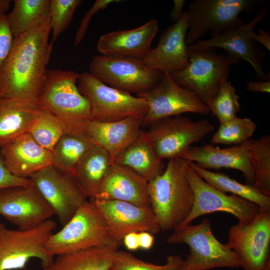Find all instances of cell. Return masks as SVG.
Returning a JSON list of instances; mask_svg holds the SVG:
<instances>
[{"label":"cell","mask_w":270,"mask_h":270,"mask_svg":"<svg viewBox=\"0 0 270 270\" xmlns=\"http://www.w3.org/2000/svg\"><path fill=\"white\" fill-rule=\"evenodd\" d=\"M50 31L49 18L14 38L0 70V98L36 104L52 48Z\"/></svg>","instance_id":"6da1fadb"},{"label":"cell","mask_w":270,"mask_h":270,"mask_svg":"<svg viewBox=\"0 0 270 270\" xmlns=\"http://www.w3.org/2000/svg\"><path fill=\"white\" fill-rule=\"evenodd\" d=\"M188 162L182 158L169 160L164 172L148 181L150 207L161 231L180 226L192 209L194 193L186 172Z\"/></svg>","instance_id":"7a4b0ae2"},{"label":"cell","mask_w":270,"mask_h":270,"mask_svg":"<svg viewBox=\"0 0 270 270\" xmlns=\"http://www.w3.org/2000/svg\"><path fill=\"white\" fill-rule=\"evenodd\" d=\"M79 76L70 70L46 69L36 104L40 110L60 120L70 134H84L91 120V107L78 89Z\"/></svg>","instance_id":"3957f363"},{"label":"cell","mask_w":270,"mask_h":270,"mask_svg":"<svg viewBox=\"0 0 270 270\" xmlns=\"http://www.w3.org/2000/svg\"><path fill=\"white\" fill-rule=\"evenodd\" d=\"M167 242L172 244H184L189 246L190 253L184 260L182 270L242 267V262L236 254L215 237L208 218L197 225L177 228L168 238Z\"/></svg>","instance_id":"277c9868"},{"label":"cell","mask_w":270,"mask_h":270,"mask_svg":"<svg viewBox=\"0 0 270 270\" xmlns=\"http://www.w3.org/2000/svg\"><path fill=\"white\" fill-rule=\"evenodd\" d=\"M260 0H194L189 3L186 42L189 46L209 32L212 37L244 26L242 12H254Z\"/></svg>","instance_id":"5b68a950"},{"label":"cell","mask_w":270,"mask_h":270,"mask_svg":"<svg viewBox=\"0 0 270 270\" xmlns=\"http://www.w3.org/2000/svg\"><path fill=\"white\" fill-rule=\"evenodd\" d=\"M116 242L102 215L90 200L80 207L60 230L49 237L45 246L57 256Z\"/></svg>","instance_id":"8992f818"},{"label":"cell","mask_w":270,"mask_h":270,"mask_svg":"<svg viewBox=\"0 0 270 270\" xmlns=\"http://www.w3.org/2000/svg\"><path fill=\"white\" fill-rule=\"evenodd\" d=\"M188 65L170 76L178 86L193 92L205 104L228 80L231 66L238 62L218 54L214 48L188 50Z\"/></svg>","instance_id":"52a82bcc"},{"label":"cell","mask_w":270,"mask_h":270,"mask_svg":"<svg viewBox=\"0 0 270 270\" xmlns=\"http://www.w3.org/2000/svg\"><path fill=\"white\" fill-rule=\"evenodd\" d=\"M56 226L50 219L25 230L9 229L0 222V270H22L32 258H38L42 269L50 266L54 256L45 244Z\"/></svg>","instance_id":"ba28073f"},{"label":"cell","mask_w":270,"mask_h":270,"mask_svg":"<svg viewBox=\"0 0 270 270\" xmlns=\"http://www.w3.org/2000/svg\"><path fill=\"white\" fill-rule=\"evenodd\" d=\"M78 88L91 107V120L112 122L128 117L144 118L148 104L142 98L110 86L90 72L80 74Z\"/></svg>","instance_id":"9c48e42d"},{"label":"cell","mask_w":270,"mask_h":270,"mask_svg":"<svg viewBox=\"0 0 270 270\" xmlns=\"http://www.w3.org/2000/svg\"><path fill=\"white\" fill-rule=\"evenodd\" d=\"M89 68L90 74L105 84L130 94L156 86L162 75L148 68L141 59L101 54L92 58Z\"/></svg>","instance_id":"30bf717a"},{"label":"cell","mask_w":270,"mask_h":270,"mask_svg":"<svg viewBox=\"0 0 270 270\" xmlns=\"http://www.w3.org/2000/svg\"><path fill=\"white\" fill-rule=\"evenodd\" d=\"M186 172L194 202L190 214L178 227L190 224L196 218L214 212L230 214L238 219V223L248 224L260 212V208L256 204L234 194L228 195L208 184L194 171L190 162Z\"/></svg>","instance_id":"8fae6325"},{"label":"cell","mask_w":270,"mask_h":270,"mask_svg":"<svg viewBox=\"0 0 270 270\" xmlns=\"http://www.w3.org/2000/svg\"><path fill=\"white\" fill-rule=\"evenodd\" d=\"M148 104L142 126H150L163 118L180 115L184 112L208 114L206 104L192 91L178 86L168 73H162L156 86L137 94Z\"/></svg>","instance_id":"7c38bea8"},{"label":"cell","mask_w":270,"mask_h":270,"mask_svg":"<svg viewBox=\"0 0 270 270\" xmlns=\"http://www.w3.org/2000/svg\"><path fill=\"white\" fill-rule=\"evenodd\" d=\"M147 131L161 160L180 158L191 145L214 129L206 119L193 121L180 115L162 118Z\"/></svg>","instance_id":"4fadbf2b"},{"label":"cell","mask_w":270,"mask_h":270,"mask_svg":"<svg viewBox=\"0 0 270 270\" xmlns=\"http://www.w3.org/2000/svg\"><path fill=\"white\" fill-rule=\"evenodd\" d=\"M226 244L244 270H270V210L260 208L250 223L232 226Z\"/></svg>","instance_id":"5bb4252c"},{"label":"cell","mask_w":270,"mask_h":270,"mask_svg":"<svg viewBox=\"0 0 270 270\" xmlns=\"http://www.w3.org/2000/svg\"><path fill=\"white\" fill-rule=\"evenodd\" d=\"M30 178L62 226L88 200L74 178L60 171L52 164L37 172Z\"/></svg>","instance_id":"9a60e30c"},{"label":"cell","mask_w":270,"mask_h":270,"mask_svg":"<svg viewBox=\"0 0 270 270\" xmlns=\"http://www.w3.org/2000/svg\"><path fill=\"white\" fill-rule=\"evenodd\" d=\"M268 12V9L263 8L248 24L210 39L200 40L188 46V50L224 49L230 57L238 61L243 60L249 62L253 67L258 80H270V72L266 74L262 68L266 53L258 46L257 42L250 36L256 26L264 18Z\"/></svg>","instance_id":"2e32d148"},{"label":"cell","mask_w":270,"mask_h":270,"mask_svg":"<svg viewBox=\"0 0 270 270\" xmlns=\"http://www.w3.org/2000/svg\"><path fill=\"white\" fill-rule=\"evenodd\" d=\"M0 215L20 230L33 228L54 212L31 182L0 190Z\"/></svg>","instance_id":"e0dca14e"},{"label":"cell","mask_w":270,"mask_h":270,"mask_svg":"<svg viewBox=\"0 0 270 270\" xmlns=\"http://www.w3.org/2000/svg\"><path fill=\"white\" fill-rule=\"evenodd\" d=\"M90 200L102 215L116 242L122 243L124 237L131 232H147L154 235L161 231L151 208L120 200Z\"/></svg>","instance_id":"ac0fdd59"},{"label":"cell","mask_w":270,"mask_h":270,"mask_svg":"<svg viewBox=\"0 0 270 270\" xmlns=\"http://www.w3.org/2000/svg\"><path fill=\"white\" fill-rule=\"evenodd\" d=\"M188 22L186 10L178 21L162 32L156 46L150 48L142 59L148 68L170 74L188 65V50L186 42Z\"/></svg>","instance_id":"d6986e66"},{"label":"cell","mask_w":270,"mask_h":270,"mask_svg":"<svg viewBox=\"0 0 270 270\" xmlns=\"http://www.w3.org/2000/svg\"><path fill=\"white\" fill-rule=\"evenodd\" d=\"M253 139L229 148H221L211 144L190 146L180 158L206 169L232 168L242 172L246 184L253 185L254 176L250 164L249 148Z\"/></svg>","instance_id":"ffe728a7"},{"label":"cell","mask_w":270,"mask_h":270,"mask_svg":"<svg viewBox=\"0 0 270 270\" xmlns=\"http://www.w3.org/2000/svg\"><path fill=\"white\" fill-rule=\"evenodd\" d=\"M158 30V22L152 20L136 28L108 32L101 36L96 48L101 55L142 60Z\"/></svg>","instance_id":"44dd1931"},{"label":"cell","mask_w":270,"mask_h":270,"mask_svg":"<svg viewBox=\"0 0 270 270\" xmlns=\"http://www.w3.org/2000/svg\"><path fill=\"white\" fill-rule=\"evenodd\" d=\"M0 156L7 170L20 178H30L52 164V152L39 145L28 132L0 148Z\"/></svg>","instance_id":"7402d4cb"},{"label":"cell","mask_w":270,"mask_h":270,"mask_svg":"<svg viewBox=\"0 0 270 270\" xmlns=\"http://www.w3.org/2000/svg\"><path fill=\"white\" fill-rule=\"evenodd\" d=\"M148 184V180L134 171L113 163L94 199L120 200L151 208Z\"/></svg>","instance_id":"603a6c76"},{"label":"cell","mask_w":270,"mask_h":270,"mask_svg":"<svg viewBox=\"0 0 270 270\" xmlns=\"http://www.w3.org/2000/svg\"><path fill=\"white\" fill-rule=\"evenodd\" d=\"M142 119L128 117L108 122L90 120L87 134L95 144L107 151L114 162L116 157L138 137L142 130Z\"/></svg>","instance_id":"cb8c5ba5"},{"label":"cell","mask_w":270,"mask_h":270,"mask_svg":"<svg viewBox=\"0 0 270 270\" xmlns=\"http://www.w3.org/2000/svg\"><path fill=\"white\" fill-rule=\"evenodd\" d=\"M40 112L36 103L0 98V148L28 133Z\"/></svg>","instance_id":"d4e9b609"},{"label":"cell","mask_w":270,"mask_h":270,"mask_svg":"<svg viewBox=\"0 0 270 270\" xmlns=\"http://www.w3.org/2000/svg\"><path fill=\"white\" fill-rule=\"evenodd\" d=\"M114 163L131 169L148 181L161 174L165 168L147 132L142 130L116 157Z\"/></svg>","instance_id":"484cf974"},{"label":"cell","mask_w":270,"mask_h":270,"mask_svg":"<svg viewBox=\"0 0 270 270\" xmlns=\"http://www.w3.org/2000/svg\"><path fill=\"white\" fill-rule=\"evenodd\" d=\"M113 163L107 151L96 144L82 158L74 170L73 178L87 198H96L100 186Z\"/></svg>","instance_id":"4316f807"},{"label":"cell","mask_w":270,"mask_h":270,"mask_svg":"<svg viewBox=\"0 0 270 270\" xmlns=\"http://www.w3.org/2000/svg\"><path fill=\"white\" fill-rule=\"evenodd\" d=\"M121 244L116 242L57 256L52 264L42 270H110Z\"/></svg>","instance_id":"83f0119b"},{"label":"cell","mask_w":270,"mask_h":270,"mask_svg":"<svg viewBox=\"0 0 270 270\" xmlns=\"http://www.w3.org/2000/svg\"><path fill=\"white\" fill-rule=\"evenodd\" d=\"M94 144L88 134H66L58 140L52 151V165L73 177L78 162Z\"/></svg>","instance_id":"f1b7e54d"},{"label":"cell","mask_w":270,"mask_h":270,"mask_svg":"<svg viewBox=\"0 0 270 270\" xmlns=\"http://www.w3.org/2000/svg\"><path fill=\"white\" fill-rule=\"evenodd\" d=\"M190 164L205 182L214 188L249 200L261 208L270 210V196L262 193L253 185L242 184L226 174L210 171L194 162H190Z\"/></svg>","instance_id":"f546056e"},{"label":"cell","mask_w":270,"mask_h":270,"mask_svg":"<svg viewBox=\"0 0 270 270\" xmlns=\"http://www.w3.org/2000/svg\"><path fill=\"white\" fill-rule=\"evenodd\" d=\"M50 0H14L6 19L14 37L50 18Z\"/></svg>","instance_id":"4dcf8cb0"},{"label":"cell","mask_w":270,"mask_h":270,"mask_svg":"<svg viewBox=\"0 0 270 270\" xmlns=\"http://www.w3.org/2000/svg\"><path fill=\"white\" fill-rule=\"evenodd\" d=\"M250 164L254 176L253 186L270 196V136L253 140L249 148Z\"/></svg>","instance_id":"1f68e13d"},{"label":"cell","mask_w":270,"mask_h":270,"mask_svg":"<svg viewBox=\"0 0 270 270\" xmlns=\"http://www.w3.org/2000/svg\"><path fill=\"white\" fill-rule=\"evenodd\" d=\"M28 133L39 145L51 152L64 134H70L60 120L40 110Z\"/></svg>","instance_id":"d6a6232c"},{"label":"cell","mask_w":270,"mask_h":270,"mask_svg":"<svg viewBox=\"0 0 270 270\" xmlns=\"http://www.w3.org/2000/svg\"><path fill=\"white\" fill-rule=\"evenodd\" d=\"M256 128V124L250 118H234L221 122L210 142L214 144L238 145L248 140Z\"/></svg>","instance_id":"836d02e7"},{"label":"cell","mask_w":270,"mask_h":270,"mask_svg":"<svg viewBox=\"0 0 270 270\" xmlns=\"http://www.w3.org/2000/svg\"><path fill=\"white\" fill-rule=\"evenodd\" d=\"M184 260L180 255H170L164 264H156L144 262L130 252L118 250L110 270H179Z\"/></svg>","instance_id":"e575fe53"},{"label":"cell","mask_w":270,"mask_h":270,"mask_svg":"<svg viewBox=\"0 0 270 270\" xmlns=\"http://www.w3.org/2000/svg\"><path fill=\"white\" fill-rule=\"evenodd\" d=\"M239 96L230 80L225 82L215 96L206 104L220 123L230 120L236 116L240 110Z\"/></svg>","instance_id":"d590c367"},{"label":"cell","mask_w":270,"mask_h":270,"mask_svg":"<svg viewBox=\"0 0 270 270\" xmlns=\"http://www.w3.org/2000/svg\"><path fill=\"white\" fill-rule=\"evenodd\" d=\"M82 0H50V21L53 44L70 24Z\"/></svg>","instance_id":"8d00e7d4"},{"label":"cell","mask_w":270,"mask_h":270,"mask_svg":"<svg viewBox=\"0 0 270 270\" xmlns=\"http://www.w3.org/2000/svg\"><path fill=\"white\" fill-rule=\"evenodd\" d=\"M120 0H96L90 8L86 12L83 17L81 22L76 32L74 45H78L84 37L88 26L92 17L100 10H104L110 4L119 2Z\"/></svg>","instance_id":"74e56055"},{"label":"cell","mask_w":270,"mask_h":270,"mask_svg":"<svg viewBox=\"0 0 270 270\" xmlns=\"http://www.w3.org/2000/svg\"><path fill=\"white\" fill-rule=\"evenodd\" d=\"M14 40L6 14L0 15V70L11 50Z\"/></svg>","instance_id":"f35d334b"},{"label":"cell","mask_w":270,"mask_h":270,"mask_svg":"<svg viewBox=\"0 0 270 270\" xmlns=\"http://www.w3.org/2000/svg\"><path fill=\"white\" fill-rule=\"evenodd\" d=\"M31 182L30 178H20L12 174L6 168L0 156V190L12 186H28Z\"/></svg>","instance_id":"ab89813d"},{"label":"cell","mask_w":270,"mask_h":270,"mask_svg":"<svg viewBox=\"0 0 270 270\" xmlns=\"http://www.w3.org/2000/svg\"><path fill=\"white\" fill-rule=\"evenodd\" d=\"M247 90L252 92H270V80L254 81L250 80L246 82Z\"/></svg>","instance_id":"60d3db41"},{"label":"cell","mask_w":270,"mask_h":270,"mask_svg":"<svg viewBox=\"0 0 270 270\" xmlns=\"http://www.w3.org/2000/svg\"><path fill=\"white\" fill-rule=\"evenodd\" d=\"M122 243L129 251H135L140 249L138 232H131L123 238Z\"/></svg>","instance_id":"b9f144b4"},{"label":"cell","mask_w":270,"mask_h":270,"mask_svg":"<svg viewBox=\"0 0 270 270\" xmlns=\"http://www.w3.org/2000/svg\"><path fill=\"white\" fill-rule=\"evenodd\" d=\"M258 34L252 32L250 36L257 43H260L268 50H270V33L262 29L261 27L258 30Z\"/></svg>","instance_id":"7bdbcfd3"},{"label":"cell","mask_w":270,"mask_h":270,"mask_svg":"<svg viewBox=\"0 0 270 270\" xmlns=\"http://www.w3.org/2000/svg\"><path fill=\"white\" fill-rule=\"evenodd\" d=\"M140 248L144 250L150 249L154 243V238L152 234L147 232H138Z\"/></svg>","instance_id":"ee69618b"},{"label":"cell","mask_w":270,"mask_h":270,"mask_svg":"<svg viewBox=\"0 0 270 270\" xmlns=\"http://www.w3.org/2000/svg\"><path fill=\"white\" fill-rule=\"evenodd\" d=\"M186 2L184 0H174V6L170 16L172 20L174 22L178 21L182 18L184 12L183 8Z\"/></svg>","instance_id":"f6af8a7d"},{"label":"cell","mask_w":270,"mask_h":270,"mask_svg":"<svg viewBox=\"0 0 270 270\" xmlns=\"http://www.w3.org/2000/svg\"><path fill=\"white\" fill-rule=\"evenodd\" d=\"M12 0H0V15L6 14L10 5Z\"/></svg>","instance_id":"bcb514c9"},{"label":"cell","mask_w":270,"mask_h":270,"mask_svg":"<svg viewBox=\"0 0 270 270\" xmlns=\"http://www.w3.org/2000/svg\"><path fill=\"white\" fill-rule=\"evenodd\" d=\"M179 270H182V268H180Z\"/></svg>","instance_id":"7dc6e473"}]
</instances>
